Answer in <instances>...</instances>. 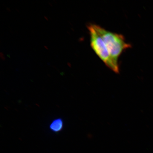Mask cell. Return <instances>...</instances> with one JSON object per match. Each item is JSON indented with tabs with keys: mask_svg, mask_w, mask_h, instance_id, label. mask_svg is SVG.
I'll return each mask as SVG.
<instances>
[{
	"mask_svg": "<svg viewBox=\"0 0 153 153\" xmlns=\"http://www.w3.org/2000/svg\"><path fill=\"white\" fill-rule=\"evenodd\" d=\"M93 25L104 40L112 60L119 65L118 60L120 55L124 51L131 48V45L126 42L122 34L108 31L97 25Z\"/></svg>",
	"mask_w": 153,
	"mask_h": 153,
	"instance_id": "1",
	"label": "cell"
},
{
	"mask_svg": "<svg viewBox=\"0 0 153 153\" xmlns=\"http://www.w3.org/2000/svg\"><path fill=\"white\" fill-rule=\"evenodd\" d=\"M87 28L90 36L91 48L108 68L115 73L119 74V65L116 64L112 60L102 38L94 27L93 24H90Z\"/></svg>",
	"mask_w": 153,
	"mask_h": 153,
	"instance_id": "2",
	"label": "cell"
},
{
	"mask_svg": "<svg viewBox=\"0 0 153 153\" xmlns=\"http://www.w3.org/2000/svg\"><path fill=\"white\" fill-rule=\"evenodd\" d=\"M63 122L62 119L60 118L55 119L51 122L50 126V128L51 131L55 132H58L62 129Z\"/></svg>",
	"mask_w": 153,
	"mask_h": 153,
	"instance_id": "3",
	"label": "cell"
},
{
	"mask_svg": "<svg viewBox=\"0 0 153 153\" xmlns=\"http://www.w3.org/2000/svg\"><path fill=\"white\" fill-rule=\"evenodd\" d=\"M0 56H1V58L2 60L3 61H5V58L4 56V54L3 52H1L0 53Z\"/></svg>",
	"mask_w": 153,
	"mask_h": 153,
	"instance_id": "4",
	"label": "cell"
},
{
	"mask_svg": "<svg viewBox=\"0 0 153 153\" xmlns=\"http://www.w3.org/2000/svg\"><path fill=\"white\" fill-rule=\"evenodd\" d=\"M6 9H7V11H9V12H10V11H11V10H10V9L9 8V7H7V8H6Z\"/></svg>",
	"mask_w": 153,
	"mask_h": 153,
	"instance_id": "5",
	"label": "cell"
},
{
	"mask_svg": "<svg viewBox=\"0 0 153 153\" xmlns=\"http://www.w3.org/2000/svg\"><path fill=\"white\" fill-rule=\"evenodd\" d=\"M44 18L47 21H48V18H47V16H44Z\"/></svg>",
	"mask_w": 153,
	"mask_h": 153,
	"instance_id": "6",
	"label": "cell"
},
{
	"mask_svg": "<svg viewBox=\"0 0 153 153\" xmlns=\"http://www.w3.org/2000/svg\"><path fill=\"white\" fill-rule=\"evenodd\" d=\"M49 4L51 6V7H53V5L52 4H51V3L49 2Z\"/></svg>",
	"mask_w": 153,
	"mask_h": 153,
	"instance_id": "7",
	"label": "cell"
},
{
	"mask_svg": "<svg viewBox=\"0 0 153 153\" xmlns=\"http://www.w3.org/2000/svg\"><path fill=\"white\" fill-rule=\"evenodd\" d=\"M44 47H45L46 49H47V50H48V48L47 46H46L45 45V46H44Z\"/></svg>",
	"mask_w": 153,
	"mask_h": 153,
	"instance_id": "8",
	"label": "cell"
},
{
	"mask_svg": "<svg viewBox=\"0 0 153 153\" xmlns=\"http://www.w3.org/2000/svg\"><path fill=\"white\" fill-rule=\"evenodd\" d=\"M68 66H69L70 67H71V65H70V64L68 62Z\"/></svg>",
	"mask_w": 153,
	"mask_h": 153,
	"instance_id": "9",
	"label": "cell"
},
{
	"mask_svg": "<svg viewBox=\"0 0 153 153\" xmlns=\"http://www.w3.org/2000/svg\"><path fill=\"white\" fill-rule=\"evenodd\" d=\"M16 10L18 11V12H19V11L18 10V9H16Z\"/></svg>",
	"mask_w": 153,
	"mask_h": 153,
	"instance_id": "10",
	"label": "cell"
},
{
	"mask_svg": "<svg viewBox=\"0 0 153 153\" xmlns=\"http://www.w3.org/2000/svg\"><path fill=\"white\" fill-rule=\"evenodd\" d=\"M54 1L55 3H57V2L55 1Z\"/></svg>",
	"mask_w": 153,
	"mask_h": 153,
	"instance_id": "11",
	"label": "cell"
}]
</instances>
